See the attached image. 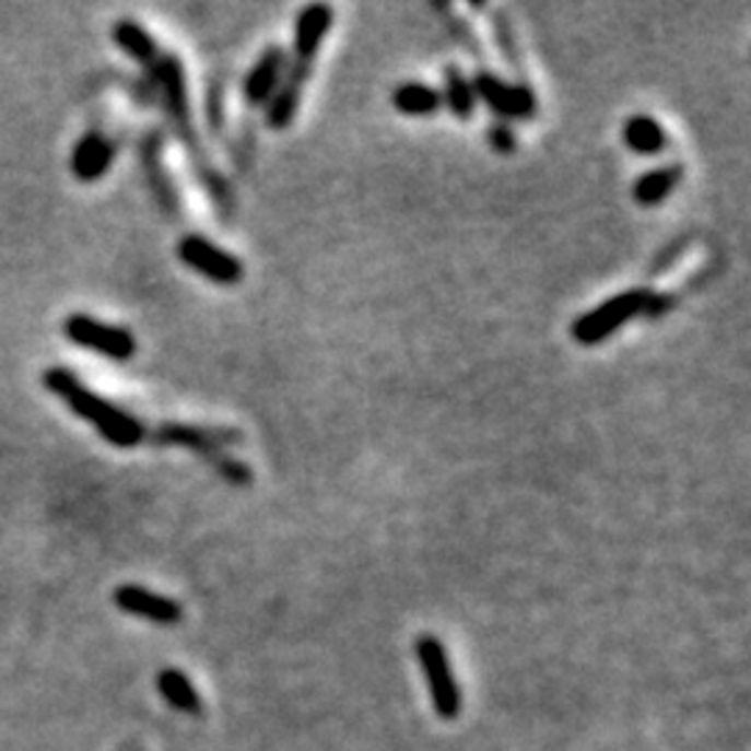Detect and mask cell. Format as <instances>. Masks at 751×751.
Instances as JSON below:
<instances>
[{"mask_svg":"<svg viewBox=\"0 0 751 751\" xmlns=\"http://www.w3.org/2000/svg\"><path fill=\"white\" fill-rule=\"evenodd\" d=\"M443 106H448V112H451L457 120L468 122L473 115H477V92H473V81L465 75L462 68H457V64H448L446 73H443Z\"/></svg>","mask_w":751,"mask_h":751,"instance_id":"17","label":"cell"},{"mask_svg":"<svg viewBox=\"0 0 751 751\" xmlns=\"http://www.w3.org/2000/svg\"><path fill=\"white\" fill-rule=\"evenodd\" d=\"M312 68H315V64H309V61L288 59L284 79H281L279 90H275V95L270 98V104L265 106V109H268L265 112V120H268L270 129H288L290 122L295 120L301 106V95H304V86L306 81H309Z\"/></svg>","mask_w":751,"mask_h":751,"instance_id":"10","label":"cell"},{"mask_svg":"<svg viewBox=\"0 0 751 751\" xmlns=\"http://www.w3.org/2000/svg\"><path fill=\"white\" fill-rule=\"evenodd\" d=\"M471 81L477 98L484 101L504 122L535 120V115H538V98L531 92V84H518V81L509 84L488 68H479Z\"/></svg>","mask_w":751,"mask_h":751,"instance_id":"5","label":"cell"},{"mask_svg":"<svg viewBox=\"0 0 751 751\" xmlns=\"http://www.w3.org/2000/svg\"><path fill=\"white\" fill-rule=\"evenodd\" d=\"M415 654L423 666V673H426L434 713L441 715L443 721H454L462 709V693H459L457 679L451 673L446 646L434 635H421L415 641Z\"/></svg>","mask_w":751,"mask_h":751,"instance_id":"3","label":"cell"},{"mask_svg":"<svg viewBox=\"0 0 751 751\" xmlns=\"http://www.w3.org/2000/svg\"><path fill=\"white\" fill-rule=\"evenodd\" d=\"M209 462H212L214 471L221 473L226 482H232V484H250L254 482V471H250L248 465L239 462V459H234V457H228V454H214Z\"/></svg>","mask_w":751,"mask_h":751,"instance_id":"22","label":"cell"},{"mask_svg":"<svg viewBox=\"0 0 751 751\" xmlns=\"http://www.w3.org/2000/svg\"><path fill=\"white\" fill-rule=\"evenodd\" d=\"M390 104L403 117H434L443 109V95L423 81H403L392 90Z\"/></svg>","mask_w":751,"mask_h":751,"instance_id":"14","label":"cell"},{"mask_svg":"<svg viewBox=\"0 0 751 751\" xmlns=\"http://www.w3.org/2000/svg\"><path fill=\"white\" fill-rule=\"evenodd\" d=\"M156 688H160L162 699H165L171 707H176L178 713H187V715L201 713V696H198V691L192 688L190 679L184 677L181 671H176V668H165V671L156 677Z\"/></svg>","mask_w":751,"mask_h":751,"instance_id":"19","label":"cell"},{"mask_svg":"<svg viewBox=\"0 0 751 751\" xmlns=\"http://www.w3.org/2000/svg\"><path fill=\"white\" fill-rule=\"evenodd\" d=\"M112 37H115L117 48H120L122 54L140 61L145 70L153 68V61L162 56L156 39H153L140 23H134V20H117V25L112 28Z\"/></svg>","mask_w":751,"mask_h":751,"instance_id":"18","label":"cell"},{"mask_svg":"<svg viewBox=\"0 0 751 751\" xmlns=\"http://www.w3.org/2000/svg\"><path fill=\"white\" fill-rule=\"evenodd\" d=\"M223 95H226L223 81L214 79L207 95V120H209V129H212L214 134H221L223 126H226V115H223Z\"/></svg>","mask_w":751,"mask_h":751,"instance_id":"23","label":"cell"},{"mask_svg":"<svg viewBox=\"0 0 751 751\" xmlns=\"http://www.w3.org/2000/svg\"><path fill=\"white\" fill-rule=\"evenodd\" d=\"M117 153V142L112 140L104 131H90V134L81 137L73 148V156H70V171L79 181L92 184L98 181L106 171L112 167Z\"/></svg>","mask_w":751,"mask_h":751,"instance_id":"11","label":"cell"},{"mask_svg":"<svg viewBox=\"0 0 751 751\" xmlns=\"http://www.w3.org/2000/svg\"><path fill=\"white\" fill-rule=\"evenodd\" d=\"M493 34H495V43H498L501 56L507 59V64L515 70V75H518V84H529V81H526V75H524V64H520V54H518V43H515L513 23H509V17L504 12L493 14Z\"/></svg>","mask_w":751,"mask_h":751,"instance_id":"20","label":"cell"},{"mask_svg":"<svg viewBox=\"0 0 751 751\" xmlns=\"http://www.w3.org/2000/svg\"><path fill=\"white\" fill-rule=\"evenodd\" d=\"M331 23H335V12L326 3H312V7L301 9L298 17H295L293 59L315 64L320 45L329 37Z\"/></svg>","mask_w":751,"mask_h":751,"instance_id":"12","label":"cell"},{"mask_svg":"<svg viewBox=\"0 0 751 751\" xmlns=\"http://www.w3.org/2000/svg\"><path fill=\"white\" fill-rule=\"evenodd\" d=\"M684 171L682 165H662L654 171L643 173L635 184H632V201L643 209L660 207L668 196L679 187Z\"/></svg>","mask_w":751,"mask_h":751,"instance_id":"13","label":"cell"},{"mask_svg":"<svg viewBox=\"0 0 751 751\" xmlns=\"http://www.w3.org/2000/svg\"><path fill=\"white\" fill-rule=\"evenodd\" d=\"M434 9H437V12H441L443 17L448 20V28H451L454 37H457L459 43H462V48L468 50V54H471L473 59H479V61H482V64H488V56H484V50L479 48V39L473 37V31L468 28V23H465V20H459L457 14H454V9L446 7V3H434Z\"/></svg>","mask_w":751,"mask_h":751,"instance_id":"21","label":"cell"},{"mask_svg":"<svg viewBox=\"0 0 751 751\" xmlns=\"http://www.w3.org/2000/svg\"><path fill=\"white\" fill-rule=\"evenodd\" d=\"M64 335L81 349L95 351V354L106 356L112 362H129L137 354V340L129 329L95 320L84 312H75L64 320Z\"/></svg>","mask_w":751,"mask_h":751,"instance_id":"4","label":"cell"},{"mask_svg":"<svg viewBox=\"0 0 751 751\" xmlns=\"http://www.w3.org/2000/svg\"><path fill=\"white\" fill-rule=\"evenodd\" d=\"M488 142L495 153H501V156H513L515 148H518V140H515L513 126H509V122H504V120H495L493 126H490Z\"/></svg>","mask_w":751,"mask_h":751,"instance_id":"24","label":"cell"},{"mask_svg":"<svg viewBox=\"0 0 751 751\" xmlns=\"http://www.w3.org/2000/svg\"><path fill=\"white\" fill-rule=\"evenodd\" d=\"M153 437L160 446L190 448V451L201 454L203 459H212L214 454H223V448L243 443V432H237V429L187 426V423H165Z\"/></svg>","mask_w":751,"mask_h":751,"instance_id":"7","label":"cell"},{"mask_svg":"<svg viewBox=\"0 0 751 751\" xmlns=\"http://www.w3.org/2000/svg\"><path fill=\"white\" fill-rule=\"evenodd\" d=\"M623 142L637 156H654L668 148V134L652 115H632L623 122Z\"/></svg>","mask_w":751,"mask_h":751,"instance_id":"15","label":"cell"},{"mask_svg":"<svg viewBox=\"0 0 751 751\" xmlns=\"http://www.w3.org/2000/svg\"><path fill=\"white\" fill-rule=\"evenodd\" d=\"M43 385L54 392L56 398L68 403L70 410L79 418L90 421L95 426V432L109 441L115 448H137L148 437L145 426H142L140 418H134L131 412L120 410L115 403H109L106 398H101L98 392H92L90 387L81 385V379L68 367H50L45 371Z\"/></svg>","mask_w":751,"mask_h":751,"instance_id":"1","label":"cell"},{"mask_svg":"<svg viewBox=\"0 0 751 751\" xmlns=\"http://www.w3.org/2000/svg\"><path fill=\"white\" fill-rule=\"evenodd\" d=\"M115 605L117 610L129 612V615L145 618L151 623H160V626H176L184 618L181 605L176 599H167L162 592H153L148 587L140 585H120L115 590Z\"/></svg>","mask_w":751,"mask_h":751,"instance_id":"9","label":"cell"},{"mask_svg":"<svg viewBox=\"0 0 751 751\" xmlns=\"http://www.w3.org/2000/svg\"><path fill=\"white\" fill-rule=\"evenodd\" d=\"M142 167L148 173V184H151L153 196L160 198L162 209L165 212H176V192H173L171 181L165 176V167H162V134L160 131H151V134L142 140Z\"/></svg>","mask_w":751,"mask_h":751,"instance_id":"16","label":"cell"},{"mask_svg":"<svg viewBox=\"0 0 751 751\" xmlns=\"http://www.w3.org/2000/svg\"><path fill=\"white\" fill-rule=\"evenodd\" d=\"M652 295L648 288H632L621 295H612L605 304H599L596 309L585 312L571 324V337H574L579 345H599V342L610 340L618 329L630 324V320L641 318L643 309H646V301Z\"/></svg>","mask_w":751,"mask_h":751,"instance_id":"2","label":"cell"},{"mask_svg":"<svg viewBox=\"0 0 751 751\" xmlns=\"http://www.w3.org/2000/svg\"><path fill=\"white\" fill-rule=\"evenodd\" d=\"M688 245H691V237H679V239H673L666 250H660V254L654 257L652 268H648V279H657V275L666 273V270L671 268L679 257H682L684 250H688Z\"/></svg>","mask_w":751,"mask_h":751,"instance_id":"25","label":"cell"},{"mask_svg":"<svg viewBox=\"0 0 751 751\" xmlns=\"http://www.w3.org/2000/svg\"><path fill=\"white\" fill-rule=\"evenodd\" d=\"M176 254L187 268L201 273L203 279L214 281V284H223V288L239 284L245 275L243 262H239L237 257H232L228 250L218 248L212 239L201 237V234H187V237H181Z\"/></svg>","mask_w":751,"mask_h":751,"instance_id":"6","label":"cell"},{"mask_svg":"<svg viewBox=\"0 0 751 751\" xmlns=\"http://www.w3.org/2000/svg\"><path fill=\"white\" fill-rule=\"evenodd\" d=\"M288 59L281 45H270L259 54V59L254 61V68L248 70V75L243 79V101L250 109H259V106H268L270 98L279 90L281 79H284V70H288Z\"/></svg>","mask_w":751,"mask_h":751,"instance_id":"8","label":"cell"}]
</instances>
